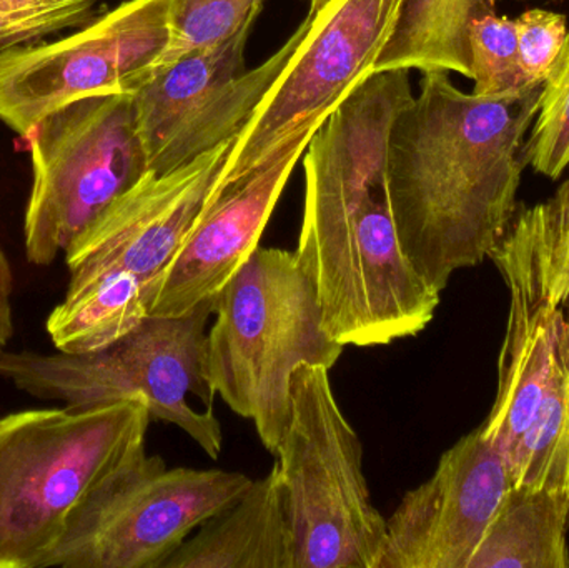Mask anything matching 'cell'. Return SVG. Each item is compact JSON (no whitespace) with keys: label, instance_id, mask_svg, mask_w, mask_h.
Segmentation results:
<instances>
[{"label":"cell","instance_id":"1","mask_svg":"<svg viewBox=\"0 0 569 568\" xmlns=\"http://www.w3.org/2000/svg\"><path fill=\"white\" fill-rule=\"evenodd\" d=\"M410 70L368 77L311 137L295 253L341 346H388L423 332L440 306L401 249L388 190V140L413 99Z\"/></svg>","mask_w":569,"mask_h":568},{"label":"cell","instance_id":"2","mask_svg":"<svg viewBox=\"0 0 569 568\" xmlns=\"http://www.w3.org/2000/svg\"><path fill=\"white\" fill-rule=\"evenodd\" d=\"M541 87L478 97L428 72L398 113L388 140L395 222L405 256L437 292L490 259L510 229Z\"/></svg>","mask_w":569,"mask_h":568},{"label":"cell","instance_id":"3","mask_svg":"<svg viewBox=\"0 0 569 568\" xmlns=\"http://www.w3.org/2000/svg\"><path fill=\"white\" fill-rule=\"evenodd\" d=\"M213 317L207 382L252 420L276 456L290 417L291 377L303 363L331 369L343 346L325 327L313 280L290 250L259 247L217 293Z\"/></svg>","mask_w":569,"mask_h":568},{"label":"cell","instance_id":"4","mask_svg":"<svg viewBox=\"0 0 569 568\" xmlns=\"http://www.w3.org/2000/svg\"><path fill=\"white\" fill-rule=\"evenodd\" d=\"M149 407L120 400L0 419V568H37L77 510L146 452Z\"/></svg>","mask_w":569,"mask_h":568},{"label":"cell","instance_id":"5","mask_svg":"<svg viewBox=\"0 0 569 568\" xmlns=\"http://www.w3.org/2000/svg\"><path fill=\"white\" fill-rule=\"evenodd\" d=\"M213 299L182 316H149L102 349L86 353L0 352V379L46 402L93 407L142 400L219 459L223 447L206 379L207 326Z\"/></svg>","mask_w":569,"mask_h":568},{"label":"cell","instance_id":"6","mask_svg":"<svg viewBox=\"0 0 569 568\" xmlns=\"http://www.w3.org/2000/svg\"><path fill=\"white\" fill-rule=\"evenodd\" d=\"M290 568H377L387 519L371 502L363 444L338 406L330 369L298 367L277 450Z\"/></svg>","mask_w":569,"mask_h":568},{"label":"cell","instance_id":"7","mask_svg":"<svg viewBox=\"0 0 569 568\" xmlns=\"http://www.w3.org/2000/svg\"><path fill=\"white\" fill-rule=\"evenodd\" d=\"M32 190L23 217L30 263L47 267L149 170L132 93L76 100L29 137Z\"/></svg>","mask_w":569,"mask_h":568},{"label":"cell","instance_id":"8","mask_svg":"<svg viewBox=\"0 0 569 568\" xmlns=\"http://www.w3.org/2000/svg\"><path fill=\"white\" fill-rule=\"evenodd\" d=\"M252 482L227 470L169 469L146 450L77 510L37 568H162Z\"/></svg>","mask_w":569,"mask_h":568},{"label":"cell","instance_id":"9","mask_svg":"<svg viewBox=\"0 0 569 568\" xmlns=\"http://www.w3.org/2000/svg\"><path fill=\"white\" fill-rule=\"evenodd\" d=\"M179 0H126L72 36L0 50V120L22 139L87 97L133 93L172 40Z\"/></svg>","mask_w":569,"mask_h":568},{"label":"cell","instance_id":"10","mask_svg":"<svg viewBox=\"0 0 569 568\" xmlns=\"http://www.w3.org/2000/svg\"><path fill=\"white\" fill-rule=\"evenodd\" d=\"M403 6L405 0H330L240 130L216 189L266 162L303 130L320 127L373 76Z\"/></svg>","mask_w":569,"mask_h":568},{"label":"cell","instance_id":"11","mask_svg":"<svg viewBox=\"0 0 569 568\" xmlns=\"http://www.w3.org/2000/svg\"><path fill=\"white\" fill-rule=\"evenodd\" d=\"M259 16L229 39L153 70L132 93L150 172H173L239 136L315 19L307 13L273 56L256 69L243 70Z\"/></svg>","mask_w":569,"mask_h":568},{"label":"cell","instance_id":"12","mask_svg":"<svg viewBox=\"0 0 569 568\" xmlns=\"http://www.w3.org/2000/svg\"><path fill=\"white\" fill-rule=\"evenodd\" d=\"M237 137L173 172H147L66 250L70 282L109 273L160 282L199 220ZM156 302V300H153Z\"/></svg>","mask_w":569,"mask_h":568},{"label":"cell","instance_id":"13","mask_svg":"<svg viewBox=\"0 0 569 568\" xmlns=\"http://www.w3.org/2000/svg\"><path fill=\"white\" fill-rule=\"evenodd\" d=\"M510 486L507 459L480 429L461 437L387 519L377 568H468Z\"/></svg>","mask_w":569,"mask_h":568},{"label":"cell","instance_id":"14","mask_svg":"<svg viewBox=\"0 0 569 568\" xmlns=\"http://www.w3.org/2000/svg\"><path fill=\"white\" fill-rule=\"evenodd\" d=\"M311 127L246 176L213 189L160 282L152 316H182L213 299L260 247L284 187L303 157Z\"/></svg>","mask_w":569,"mask_h":568},{"label":"cell","instance_id":"15","mask_svg":"<svg viewBox=\"0 0 569 568\" xmlns=\"http://www.w3.org/2000/svg\"><path fill=\"white\" fill-rule=\"evenodd\" d=\"M510 290L507 333L498 360L497 399L478 429L510 460L530 429L553 372L567 313L517 282Z\"/></svg>","mask_w":569,"mask_h":568},{"label":"cell","instance_id":"16","mask_svg":"<svg viewBox=\"0 0 569 568\" xmlns=\"http://www.w3.org/2000/svg\"><path fill=\"white\" fill-rule=\"evenodd\" d=\"M162 568H290L279 470L253 480L232 506L203 522Z\"/></svg>","mask_w":569,"mask_h":568},{"label":"cell","instance_id":"17","mask_svg":"<svg viewBox=\"0 0 569 568\" xmlns=\"http://www.w3.org/2000/svg\"><path fill=\"white\" fill-rule=\"evenodd\" d=\"M569 489L510 486L468 568H568Z\"/></svg>","mask_w":569,"mask_h":568},{"label":"cell","instance_id":"18","mask_svg":"<svg viewBox=\"0 0 569 568\" xmlns=\"http://www.w3.org/2000/svg\"><path fill=\"white\" fill-rule=\"evenodd\" d=\"M490 259L503 280H515L553 307L569 309V179L530 209L518 210Z\"/></svg>","mask_w":569,"mask_h":568},{"label":"cell","instance_id":"19","mask_svg":"<svg viewBox=\"0 0 569 568\" xmlns=\"http://www.w3.org/2000/svg\"><path fill=\"white\" fill-rule=\"evenodd\" d=\"M501 0H405L393 37L375 73L420 70L473 79L468 29L471 20L495 12Z\"/></svg>","mask_w":569,"mask_h":568},{"label":"cell","instance_id":"20","mask_svg":"<svg viewBox=\"0 0 569 568\" xmlns=\"http://www.w3.org/2000/svg\"><path fill=\"white\" fill-rule=\"evenodd\" d=\"M152 289L132 276L109 273L76 280L47 319V333L59 352L102 349L152 316Z\"/></svg>","mask_w":569,"mask_h":568},{"label":"cell","instance_id":"21","mask_svg":"<svg viewBox=\"0 0 569 568\" xmlns=\"http://www.w3.org/2000/svg\"><path fill=\"white\" fill-rule=\"evenodd\" d=\"M567 317L543 400L508 460L511 486L569 489V312Z\"/></svg>","mask_w":569,"mask_h":568},{"label":"cell","instance_id":"22","mask_svg":"<svg viewBox=\"0 0 569 568\" xmlns=\"http://www.w3.org/2000/svg\"><path fill=\"white\" fill-rule=\"evenodd\" d=\"M527 166L550 180L569 169V36L547 82L523 147Z\"/></svg>","mask_w":569,"mask_h":568},{"label":"cell","instance_id":"23","mask_svg":"<svg viewBox=\"0 0 569 568\" xmlns=\"http://www.w3.org/2000/svg\"><path fill=\"white\" fill-rule=\"evenodd\" d=\"M473 92L478 97H497L530 89L518 49L515 20L491 12L471 20L468 29Z\"/></svg>","mask_w":569,"mask_h":568},{"label":"cell","instance_id":"24","mask_svg":"<svg viewBox=\"0 0 569 568\" xmlns=\"http://www.w3.org/2000/svg\"><path fill=\"white\" fill-rule=\"evenodd\" d=\"M263 2L266 0H179L172 40L156 69L229 39L247 20L262 13Z\"/></svg>","mask_w":569,"mask_h":568},{"label":"cell","instance_id":"25","mask_svg":"<svg viewBox=\"0 0 569 568\" xmlns=\"http://www.w3.org/2000/svg\"><path fill=\"white\" fill-rule=\"evenodd\" d=\"M100 0H0V50L30 46L92 20Z\"/></svg>","mask_w":569,"mask_h":568},{"label":"cell","instance_id":"26","mask_svg":"<svg viewBox=\"0 0 569 568\" xmlns=\"http://www.w3.org/2000/svg\"><path fill=\"white\" fill-rule=\"evenodd\" d=\"M515 27L528 86L541 87L567 43V17L551 10L530 9L515 19Z\"/></svg>","mask_w":569,"mask_h":568},{"label":"cell","instance_id":"27","mask_svg":"<svg viewBox=\"0 0 569 568\" xmlns=\"http://www.w3.org/2000/svg\"><path fill=\"white\" fill-rule=\"evenodd\" d=\"M13 270L9 257L0 247V352L9 346L13 336Z\"/></svg>","mask_w":569,"mask_h":568},{"label":"cell","instance_id":"28","mask_svg":"<svg viewBox=\"0 0 569 568\" xmlns=\"http://www.w3.org/2000/svg\"><path fill=\"white\" fill-rule=\"evenodd\" d=\"M328 2H330V0H308V3H310V10H308V13L317 16V13L320 12Z\"/></svg>","mask_w":569,"mask_h":568}]
</instances>
